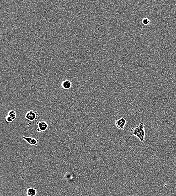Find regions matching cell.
<instances>
[{
  "label": "cell",
  "instance_id": "6da1fadb",
  "mask_svg": "<svg viewBox=\"0 0 176 196\" xmlns=\"http://www.w3.org/2000/svg\"><path fill=\"white\" fill-rule=\"evenodd\" d=\"M130 134L131 136L137 137L141 143H144L145 137L144 124L141 123L139 125L133 127L130 130Z\"/></svg>",
  "mask_w": 176,
  "mask_h": 196
},
{
  "label": "cell",
  "instance_id": "7a4b0ae2",
  "mask_svg": "<svg viewBox=\"0 0 176 196\" xmlns=\"http://www.w3.org/2000/svg\"><path fill=\"white\" fill-rule=\"evenodd\" d=\"M39 114L37 111L31 110L26 112L25 114V118L30 122H33L37 120Z\"/></svg>",
  "mask_w": 176,
  "mask_h": 196
},
{
  "label": "cell",
  "instance_id": "3957f363",
  "mask_svg": "<svg viewBox=\"0 0 176 196\" xmlns=\"http://www.w3.org/2000/svg\"><path fill=\"white\" fill-rule=\"evenodd\" d=\"M36 124L38 126V128L37 129V130L39 132L46 131L49 128L48 123L46 121H39L37 122Z\"/></svg>",
  "mask_w": 176,
  "mask_h": 196
},
{
  "label": "cell",
  "instance_id": "277c9868",
  "mask_svg": "<svg viewBox=\"0 0 176 196\" xmlns=\"http://www.w3.org/2000/svg\"><path fill=\"white\" fill-rule=\"evenodd\" d=\"M126 120L124 117H121L115 121V124L116 127L119 129L124 130L125 129L126 124Z\"/></svg>",
  "mask_w": 176,
  "mask_h": 196
},
{
  "label": "cell",
  "instance_id": "5b68a950",
  "mask_svg": "<svg viewBox=\"0 0 176 196\" xmlns=\"http://www.w3.org/2000/svg\"><path fill=\"white\" fill-rule=\"evenodd\" d=\"M22 138L31 146H37L39 143V139H36V138L24 136H22Z\"/></svg>",
  "mask_w": 176,
  "mask_h": 196
},
{
  "label": "cell",
  "instance_id": "8992f818",
  "mask_svg": "<svg viewBox=\"0 0 176 196\" xmlns=\"http://www.w3.org/2000/svg\"><path fill=\"white\" fill-rule=\"evenodd\" d=\"M61 85L63 89L66 90H68L70 89L72 85L70 81L68 80H65L62 82Z\"/></svg>",
  "mask_w": 176,
  "mask_h": 196
},
{
  "label": "cell",
  "instance_id": "52a82bcc",
  "mask_svg": "<svg viewBox=\"0 0 176 196\" xmlns=\"http://www.w3.org/2000/svg\"><path fill=\"white\" fill-rule=\"evenodd\" d=\"M36 188L30 187L27 189L26 195L27 196H35L37 195Z\"/></svg>",
  "mask_w": 176,
  "mask_h": 196
},
{
  "label": "cell",
  "instance_id": "ba28073f",
  "mask_svg": "<svg viewBox=\"0 0 176 196\" xmlns=\"http://www.w3.org/2000/svg\"><path fill=\"white\" fill-rule=\"evenodd\" d=\"M8 115L10 117L14 120L16 119V112L15 111L13 110L9 111L8 112Z\"/></svg>",
  "mask_w": 176,
  "mask_h": 196
},
{
  "label": "cell",
  "instance_id": "9c48e42d",
  "mask_svg": "<svg viewBox=\"0 0 176 196\" xmlns=\"http://www.w3.org/2000/svg\"><path fill=\"white\" fill-rule=\"evenodd\" d=\"M5 119L6 122L8 123V124H10V123H12L14 121L8 115L5 117Z\"/></svg>",
  "mask_w": 176,
  "mask_h": 196
},
{
  "label": "cell",
  "instance_id": "30bf717a",
  "mask_svg": "<svg viewBox=\"0 0 176 196\" xmlns=\"http://www.w3.org/2000/svg\"><path fill=\"white\" fill-rule=\"evenodd\" d=\"M142 23H143L144 25H148L150 23V20L148 18H144L142 20Z\"/></svg>",
  "mask_w": 176,
  "mask_h": 196
}]
</instances>
